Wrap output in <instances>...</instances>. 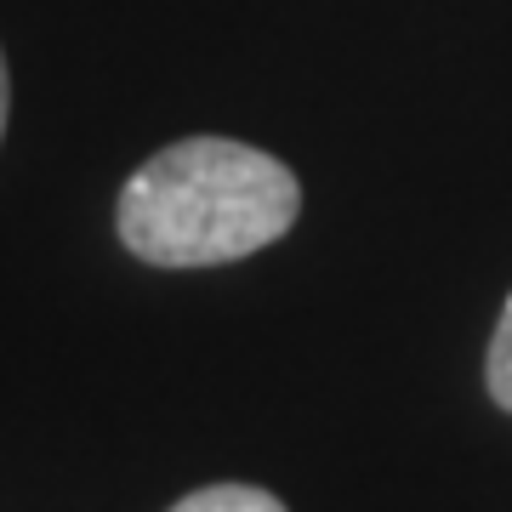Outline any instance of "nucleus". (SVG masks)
Returning <instances> with one entry per match:
<instances>
[{
  "instance_id": "20e7f679",
  "label": "nucleus",
  "mask_w": 512,
  "mask_h": 512,
  "mask_svg": "<svg viewBox=\"0 0 512 512\" xmlns=\"http://www.w3.org/2000/svg\"><path fill=\"white\" fill-rule=\"evenodd\" d=\"M6 109H12V80H6V57H0V137H6Z\"/></svg>"
},
{
  "instance_id": "7ed1b4c3",
  "label": "nucleus",
  "mask_w": 512,
  "mask_h": 512,
  "mask_svg": "<svg viewBox=\"0 0 512 512\" xmlns=\"http://www.w3.org/2000/svg\"><path fill=\"white\" fill-rule=\"evenodd\" d=\"M484 382H490V399L501 404V410H512V296H507V308H501V319H495Z\"/></svg>"
},
{
  "instance_id": "f03ea898",
  "label": "nucleus",
  "mask_w": 512,
  "mask_h": 512,
  "mask_svg": "<svg viewBox=\"0 0 512 512\" xmlns=\"http://www.w3.org/2000/svg\"><path fill=\"white\" fill-rule=\"evenodd\" d=\"M171 512H285V501L256 484H205V490L183 495Z\"/></svg>"
},
{
  "instance_id": "f257e3e1",
  "label": "nucleus",
  "mask_w": 512,
  "mask_h": 512,
  "mask_svg": "<svg viewBox=\"0 0 512 512\" xmlns=\"http://www.w3.org/2000/svg\"><path fill=\"white\" fill-rule=\"evenodd\" d=\"M302 183L268 148L183 137L120 188V239L154 268H217L291 234Z\"/></svg>"
}]
</instances>
